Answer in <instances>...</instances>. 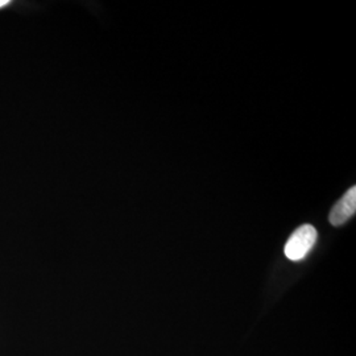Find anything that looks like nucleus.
<instances>
[{
	"label": "nucleus",
	"mask_w": 356,
	"mask_h": 356,
	"mask_svg": "<svg viewBox=\"0 0 356 356\" xmlns=\"http://www.w3.org/2000/svg\"><path fill=\"white\" fill-rule=\"evenodd\" d=\"M318 232L312 225H302L296 229L284 248L285 256L292 261L304 260L317 243Z\"/></svg>",
	"instance_id": "f257e3e1"
},
{
	"label": "nucleus",
	"mask_w": 356,
	"mask_h": 356,
	"mask_svg": "<svg viewBox=\"0 0 356 356\" xmlns=\"http://www.w3.org/2000/svg\"><path fill=\"white\" fill-rule=\"evenodd\" d=\"M356 211V188H351L335 204L331 210L329 220L332 226H342Z\"/></svg>",
	"instance_id": "f03ea898"
},
{
	"label": "nucleus",
	"mask_w": 356,
	"mask_h": 356,
	"mask_svg": "<svg viewBox=\"0 0 356 356\" xmlns=\"http://www.w3.org/2000/svg\"><path fill=\"white\" fill-rule=\"evenodd\" d=\"M8 3H10V0H0V8L4 7V6H7Z\"/></svg>",
	"instance_id": "7ed1b4c3"
}]
</instances>
